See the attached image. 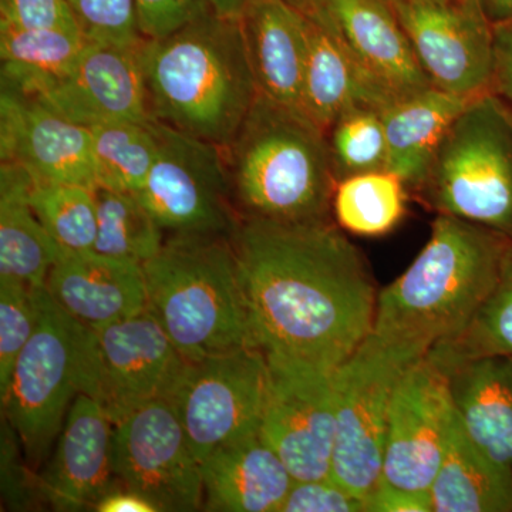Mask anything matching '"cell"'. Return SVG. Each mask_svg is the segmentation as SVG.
<instances>
[{"mask_svg":"<svg viewBox=\"0 0 512 512\" xmlns=\"http://www.w3.org/2000/svg\"><path fill=\"white\" fill-rule=\"evenodd\" d=\"M330 220L239 218L231 244L255 345L336 369L372 333L377 296L359 249Z\"/></svg>","mask_w":512,"mask_h":512,"instance_id":"cell-1","label":"cell"},{"mask_svg":"<svg viewBox=\"0 0 512 512\" xmlns=\"http://www.w3.org/2000/svg\"><path fill=\"white\" fill-rule=\"evenodd\" d=\"M151 116L227 148L258 97L241 19L214 10L138 46Z\"/></svg>","mask_w":512,"mask_h":512,"instance_id":"cell-2","label":"cell"},{"mask_svg":"<svg viewBox=\"0 0 512 512\" xmlns=\"http://www.w3.org/2000/svg\"><path fill=\"white\" fill-rule=\"evenodd\" d=\"M511 241L437 215L412 265L379 291L372 332L426 352L457 338L493 289Z\"/></svg>","mask_w":512,"mask_h":512,"instance_id":"cell-3","label":"cell"},{"mask_svg":"<svg viewBox=\"0 0 512 512\" xmlns=\"http://www.w3.org/2000/svg\"><path fill=\"white\" fill-rule=\"evenodd\" d=\"M224 153L239 218L330 220L339 180L328 133L301 109L258 94Z\"/></svg>","mask_w":512,"mask_h":512,"instance_id":"cell-4","label":"cell"},{"mask_svg":"<svg viewBox=\"0 0 512 512\" xmlns=\"http://www.w3.org/2000/svg\"><path fill=\"white\" fill-rule=\"evenodd\" d=\"M143 268L147 309L188 362L256 346L231 239L171 235Z\"/></svg>","mask_w":512,"mask_h":512,"instance_id":"cell-5","label":"cell"},{"mask_svg":"<svg viewBox=\"0 0 512 512\" xmlns=\"http://www.w3.org/2000/svg\"><path fill=\"white\" fill-rule=\"evenodd\" d=\"M417 191L439 214L512 239V110L497 94L468 101Z\"/></svg>","mask_w":512,"mask_h":512,"instance_id":"cell-6","label":"cell"},{"mask_svg":"<svg viewBox=\"0 0 512 512\" xmlns=\"http://www.w3.org/2000/svg\"><path fill=\"white\" fill-rule=\"evenodd\" d=\"M39 308L35 332L2 397L6 419L33 468L49 458L74 399L82 394L89 330L64 311L46 286L39 289Z\"/></svg>","mask_w":512,"mask_h":512,"instance_id":"cell-7","label":"cell"},{"mask_svg":"<svg viewBox=\"0 0 512 512\" xmlns=\"http://www.w3.org/2000/svg\"><path fill=\"white\" fill-rule=\"evenodd\" d=\"M427 353L372 332L335 369L336 436L330 477L365 501L382 478L394 390Z\"/></svg>","mask_w":512,"mask_h":512,"instance_id":"cell-8","label":"cell"},{"mask_svg":"<svg viewBox=\"0 0 512 512\" xmlns=\"http://www.w3.org/2000/svg\"><path fill=\"white\" fill-rule=\"evenodd\" d=\"M134 195L168 237L229 238L239 221L224 148L163 123L156 163Z\"/></svg>","mask_w":512,"mask_h":512,"instance_id":"cell-9","label":"cell"},{"mask_svg":"<svg viewBox=\"0 0 512 512\" xmlns=\"http://www.w3.org/2000/svg\"><path fill=\"white\" fill-rule=\"evenodd\" d=\"M188 360L148 309L100 330H87L82 394L113 424L144 404L170 399Z\"/></svg>","mask_w":512,"mask_h":512,"instance_id":"cell-10","label":"cell"},{"mask_svg":"<svg viewBox=\"0 0 512 512\" xmlns=\"http://www.w3.org/2000/svg\"><path fill=\"white\" fill-rule=\"evenodd\" d=\"M266 393L265 352L244 346L188 362L168 400L202 463L221 444L259 436Z\"/></svg>","mask_w":512,"mask_h":512,"instance_id":"cell-11","label":"cell"},{"mask_svg":"<svg viewBox=\"0 0 512 512\" xmlns=\"http://www.w3.org/2000/svg\"><path fill=\"white\" fill-rule=\"evenodd\" d=\"M266 359L268 393L259 437L295 481L329 477L336 436L335 369L292 357Z\"/></svg>","mask_w":512,"mask_h":512,"instance_id":"cell-12","label":"cell"},{"mask_svg":"<svg viewBox=\"0 0 512 512\" xmlns=\"http://www.w3.org/2000/svg\"><path fill=\"white\" fill-rule=\"evenodd\" d=\"M113 468L121 487L158 511L204 507L201 463L170 400L144 404L114 424Z\"/></svg>","mask_w":512,"mask_h":512,"instance_id":"cell-13","label":"cell"},{"mask_svg":"<svg viewBox=\"0 0 512 512\" xmlns=\"http://www.w3.org/2000/svg\"><path fill=\"white\" fill-rule=\"evenodd\" d=\"M393 9L431 86L467 99L493 92L495 26L481 0H399Z\"/></svg>","mask_w":512,"mask_h":512,"instance_id":"cell-14","label":"cell"},{"mask_svg":"<svg viewBox=\"0 0 512 512\" xmlns=\"http://www.w3.org/2000/svg\"><path fill=\"white\" fill-rule=\"evenodd\" d=\"M454 414L446 369L427 353L394 390L384 437V480L409 490L430 491Z\"/></svg>","mask_w":512,"mask_h":512,"instance_id":"cell-15","label":"cell"},{"mask_svg":"<svg viewBox=\"0 0 512 512\" xmlns=\"http://www.w3.org/2000/svg\"><path fill=\"white\" fill-rule=\"evenodd\" d=\"M138 46L104 45L89 40L66 72L26 99L89 128L113 121L151 120Z\"/></svg>","mask_w":512,"mask_h":512,"instance_id":"cell-16","label":"cell"},{"mask_svg":"<svg viewBox=\"0 0 512 512\" xmlns=\"http://www.w3.org/2000/svg\"><path fill=\"white\" fill-rule=\"evenodd\" d=\"M0 160L36 181L97 187L92 130L9 92L0 96Z\"/></svg>","mask_w":512,"mask_h":512,"instance_id":"cell-17","label":"cell"},{"mask_svg":"<svg viewBox=\"0 0 512 512\" xmlns=\"http://www.w3.org/2000/svg\"><path fill=\"white\" fill-rule=\"evenodd\" d=\"M113 433V421L103 406L79 394L64 420L55 453L40 477V490L55 510H90L104 495L116 490Z\"/></svg>","mask_w":512,"mask_h":512,"instance_id":"cell-18","label":"cell"},{"mask_svg":"<svg viewBox=\"0 0 512 512\" xmlns=\"http://www.w3.org/2000/svg\"><path fill=\"white\" fill-rule=\"evenodd\" d=\"M306 19L309 43L301 110L309 119L328 133L348 111H384L402 99L356 59L323 8L306 13Z\"/></svg>","mask_w":512,"mask_h":512,"instance_id":"cell-19","label":"cell"},{"mask_svg":"<svg viewBox=\"0 0 512 512\" xmlns=\"http://www.w3.org/2000/svg\"><path fill=\"white\" fill-rule=\"evenodd\" d=\"M47 292L84 326L100 330L147 309L143 265L97 252H64L50 269Z\"/></svg>","mask_w":512,"mask_h":512,"instance_id":"cell-20","label":"cell"},{"mask_svg":"<svg viewBox=\"0 0 512 512\" xmlns=\"http://www.w3.org/2000/svg\"><path fill=\"white\" fill-rule=\"evenodd\" d=\"M323 10L356 59L397 96L431 87L393 6L386 0H329Z\"/></svg>","mask_w":512,"mask_h":512,"instance_id":"cell-21","label":"cell"},{"mask_svg":"<svg viewBox=\"0 0 512 512\" xmlns=\"http://www.w3.org/2000/svg\"><path fill=\"white\" fill-rule=\"evenodd\" d=\"M261 96L301 109L308 60V19L285 0H252L241 18Z\"/></svg>","mask_w":512,"mask_h":512,"instance_id":"cell-22","label":"cell"},{"mask_svg":"<svg viewBox=\"0 0 512 512\" xmlns=\"http://www.w3.org/2000/svg\"><path fill=\"white\" fill-rule=\"evenodd\" d=\"M204 510L279 512L295 478L259 436L221 444L201 463Z\"/></svg>","mask_w":512,"mask_h":512,"instance_id":"cell-23","label":"cell"},{"mask_svg":"<svg viewBox=\"0 0 512 512\" xmlns=\"http://www.w3.org/2000/svg\"><path fill=\"white\" fill-rule=\"evenodd\" d=\"M440 365L446 369L451 399L464 429L488 456L512 471V356H481Z\"/></svg>","mask_w":512,"mask_h":512,"instance_id":"cell-24","label":"cell"},{"mask_svg":"<svg viewBox=\"0 0 512 512\" xmlns=\"http://www.w3.org/2000/svg\"><path fill=\"white\" fill-rule=\"evenodd\" d=\"M470 100L431 86L382 111L386 171L402 178L407 188L419 190L444 137Z\"/></svg>","mask_w":512,"mask_h":512,"instance_id":"cell-25","label":"cell"},{"mask_svg":"<svg viewBox=\"0 0 512 512\" xmlns=\"http://www.w3.org/2000/svg\"><path fill=\"white\" fill-rule=\"evenodd\" d=\"M430 495L434 512H512V471L471 439L457 413Z\"/></svg>","mask_w":512,"mask_h":512,"instance_id":"cell-26","label":"cell"},{"mask_svg":"<svg viewBox=\"0 0 512 512\" xmlns=\"http://www.w3.org/2000/svg\"><path fill=\"white\" fill-rule=\"evenodd\" d=\"M33 183L25 168L0 164V279L42 288L66 251L50 237L30 204Z\"/></svg>","mask_w":512,"mask_h":512,"instance_id":"cell-27","label":"cell"},{"mask_svg":"<svg viewBox=\"0 0 512 512\" xmlns=\"http://www.w3.org/2000/svg\"><path fill=\"white\" fill-rule=\"evenodd\" d=\"M89 40L82 32L0 26L2 92L29 97L66 72Z\"/></svg>","mask_w":512,"mask_h":512,"instance_id":"cell-28","label":"cell"},{"mask_svg":"<svg viewBox=\"0 0 512 512\" xmlns=\"http://www.w3.org/2000/svg\"><path fill=\"white\" fill-rule=\"evenodd\" d=\"M90 130L97 187L137 194L160 151V123L113 121Z\"/></svg>","mask_w":512,"mask_h":512,"instance_id":"cell-29","label":"cell"},{"mask_svg":"<svg viewBox=\"0 0 512 512\" xmlns=\"http://www.w3.org/2000/svg\"><path fill=\"white\" fill-rule=\"evenodd\" d=\"M332 211L346 232L359 237H382L406 215L407 185L386 170L343 178L333 195Z\"/></svg>","mask_w":512,"mask_h":512,"instance_id":"cell-30","label":"cell"},{"mask_svg":"<svg viewBox=\"0 0 512 512\" xmlns=\"http://www.w3.org/2000/svg\"><path fill=\"white\" fill-rule=\"evenodd\" d=\"M99 231L94 252L146 264L163 248L164 231L136 195L96 187Z\"/></svg>","mask_w":512,"mask_h":512,"instance_id":"cell-31","label":"cell"},{"mask_svg":"<svg viewBox=\"0 0 512 512\" xmlns=\"http://www.w3.org/2000/svg\"><path fill=\"white\" fill-rule=\"evenodd\" d=\"M429 353L443 365L481 356H512V241L493 289L467 328Z\"/></svg>","mask_w":512,"mask_h":512,"instance_id":"cell-32","label":"cell"},{"mask_svg":"<svg viewBox=\"0 0 512 512\" xmlns=\"http://www.w3.org/2000/svg\"><path fill=\"white\" fill-rule=\"evenodd\" d=\"M30 204L50 237L64 251H93L99 231V211L93 188L35 180Z\"/></svg>","mask_w":512,"mask_h":512,"instance_id":"cell-33","label":"cell"},{"mask_svg":"<svg viewBox=\"0 0 512 512\" xmlns=\"http://www.w3.org/2000/svg\"><path fill=\"white\" fill-rule=\"evenodd\" d=\"M328 141L339 181L352 175L386 170L387 143L382 111H348L329 128Z\"/></svg>","mask_w":512,"mask_h":512,"instance_id":"cell-34","label":"cell"},{"mask_svg":"<svg viewBox=\"0 0 512 512\" xmlns=\"http://www.w3.org/2000/svg\"><path fill=\"white\" fill-rule=\"evenodd\" d=\"M39 289L0 279V399L8 390L20 352L35 332Z\"/></svg>","mask_w":512,"mask_h":512,"instance_id":"cell-35","label":"cell"},{"mask_svg":"<svg viewBox=\"0 0 512 512\" xmlns=\"http://www.w3.org/2000/svg\"><path fill=\"white\" fill-rule=\"evenodd\" d=\"M83 35L90 42L137 47L143 42L138 30L134 0H66Z\"/></svg>","mask_w":512,"mask_h":512,"instance_id":"cell-36","label":"cell"},{"mask_svg":"<svg viewBox=\"0 0 512 512\" xmlns=\"http://www.w3.org/2000/svg\"><path fill=\"white\" fill-rule=\"evenodd\" d=\"M279 512H366V501L329 476L295 481Z\"/></svg>","mask_w":512,"mask_h":512,"instance_id":"cell-37","label":"cell"},{"mask_svg":"<svg viewBox=\"0 0 512 512\" xmlns=\"http://www.w3.org/2000/svg\"><path fill=\"white\" fill-rule=\"evenodd\" d=\"M143 39H163L210 12V0H134Z\"/></svg>","mask_w":512,"mask_h":512,"instance_id":"cell-38","label":"cell"},{"mask_svg":"<svg viewBox=\"0 0 512 512\" xmlns=\"http://www.w3.org/2000/svg\"><path fill=\"white\" fill-rule=\"evenodd\" d=\"M0 26L82 32L66 0H0Z\"/></svg>","mask_w":512,"mask_h":512,"instance_id":"cell-39","label":"cell"},{"mask_svg":"<svg viewBox=\"0 0 512 512\" xmlns=\"http://www.w3.org/2000/svg\"><path fill=\"white\" fill-rule=\"evenodd\" d=\"M366 512H434L430 491H414L380 478L366 498Z\"/></svg>","mask_w":512,"mask_h":512,"instance_id":"cell-40","label":"cell"},{"mask_svg":"<svg viewBox=\"0 0 512 512\" xmlns=\"http://www.w3.org/2000/svg\"><path fill=\"white\" fill-rule=\"evenodd\" d=\"M493 92L512 110V22L495 26Z\"/></svg>","mask_w":512,"mask_h":512,"instance_id":"cell-41","label":"cell"},{"mask_svg":"<svg viewBox=\"0 0 512 512\" xmlns=\"http://www.w3.org/2000/svg\"><path fill=\"white\" fill-rule=\"evenodd\" d=\"M94 510L99 512H157V507L136 491L116 488L104 495Z\"/></svg>","mask_w":512,"mask_h":512,"instance_id":"cell-42","label":"cell"},{"mask_svg":"<svg viewBox=\"0 0 512 512\" xmlns=\"http://www.w3.org/2000/svg\"><path fill=\"white\" fill-rule=\"evenodd\" d=\"M481 5L494 26L512 22V0H481Z\"/></svg>","mask_w":512,"mask_h":512,"instance_id":"cell-43","label":"cell"},{"mask_svg":"<svg viewBox=\"0 0 512 512\" xmlns=\"http://www.w3.org/2000/svg\"><path fill=\"white\" fill-rule=\"evenodd\" d=\"M252 0H210L211 9L222 18L241 19Z\"/></svg>","mask_w":512,"mask_h":512,"instance_id":"cell-44","label":"cell"},{"mask_svg":"<svg viewBox=\"0 0 512 512\" xmlns=\"http://www.w3.org/2000/svg\"><path fill=\"white\" fill-rule=\"evenodd\" d=\"M285 2H288L293 8L301 10L306 15V13L316 12V10L325 8L329 0H285Z\"/></svg>","mask_w":512,"mask_h":512,"instance_id":"cell-45","label":"cell"},{"mask_svg":"<svg viewBox=\"0 0 512 512\" xmlns=\"http://www.w3.org/2000/svg\"><path fill=\"white\" fill-rule=\"evenodd\" d=\"M420 2H443V0H420Z\"/></svg>","mask_w":512,"mask_h":512,"instance_id":"cell-46","label":"cell"},{"mask_svg":"<svg viewBox=\"0 0 512 512\" xmlns=\"http://www.w3.org/2000/svg\"><path fill=\"white\" fill-rule=\"evenodd\" d=\"M387 3H390V5H394V3L399 2V0H386Z\"/></svg>","mask_w":512,"mask_h":512,"instance_id":"cell-47","label":"cell"}]
</instances>
